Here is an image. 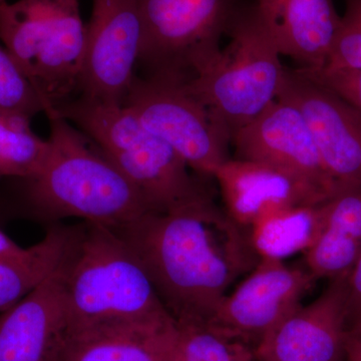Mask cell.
<instances>
[{
    "mask_svg": "<svg viewBox=\"0 0 361 361\" xmlns=\"http://www.w3.org/2000/svg\"><path fill=\"white\" fill-rule=\"evenodd\" d=\"M140 259L176 322H209L260 260L248 230L213 198L113 229Z\"/></svg>",
    "mask_w": 361,
    "mask_h": 361,
    "instance_id": "6da1fadb",
    "label": "cell"
},
{
    "mask_svg": "<svg viewBox=\"0 0 361 361\" xmlns=\"http://www.w3.org/2000/svg\"><path fill=\"white\" fill-rule=\"evenodd\" d=\"M51 125L42 170L26 180V197L47 219L80 218L118 229L154 213L141 192L92 139L59 116Z\"/></svg>",
    "mask_w": 361,
    "mask_h": 361,
    "instance_id": "7a4b0ae2",
    "label": "cell"
},
{
    "mask_svg": "<svg viewBox=\"0 0 361 361\" xmlns=\"http://www.w3.org/2000/svg\"><path fill=\"white\" fill-rule=\"evenodd\" d=\"M47 116L65 118L89 135L141 192L154 213L212 198L186 161L123 104L78 94Z\"/></svg>",
    "mask_w": 361,
    "mask_h": 361,
    "instance_id": "3957f363",
    "label": "cell"
},
{
    "mask_svg": "<svg viewBox=\"0 0 361 361\" xmlns=\"http://www.w3.org/2000/svg\"><path fill=\"white\" fill-rule=\"evenodd\" d=\"M68 332L123 320L172 316L122 237L106 226L78 227L66 281Z\"/></svg>",
    "mask_w": 361,
    "mask_h": 361,
    "instance_id": "277c9868",
    "label": "cell"
},
{
    "mask_svg": "<svg viewBox=\"0 0 361 361\" xmlns=\"http://www.w3.org/2000/svg\"><path fill=\"white\" fill-rule=\"evenodd\" d=\"M227 37L219 56L185 85L233 137L276 101L288 68L254 0L240 9Z\"/></svg>",
    "mask_w": 361,
    "mask_h": 361,
    "instance_id": "5b68a950",
    "label": "cell"
},
{
    "mask_svg": "<svg viewBox=\"0 0 361 361\" xmlns=\"http://www.w3.org/2000/svg\"><path fill=\"white\" fill-rule=\"evenodd\" d=\"M0 40L51 113L80 92L87 25L80 0L0 4Z\"/></svg>",
    "mask_w": 361,
    "mask_h": 361,
    "instance_id": "8992f818",
    "label": "cell"
},
{
    "mask_svg": "<svg viewBox=\"0 0 361 361\" xmlns=\"http://www.w3.org/2000/svg\"><path fill=\"white\" fill-rule=\"evenodd\" d=\"M146 75L187 82L219 56L221 40L248 0H135Z\"/></svg>",
    "mask_w": 361,
    "mask_h": 361,
    "instance_id": "52a82bcc",
    "label": "cell"
},
{
    "mask_svg": "<svg viewBox=\"0 0 361 361\" xmlns=\"http://www.w3.org/2000/svg\"><path fill=\"white\" fill-rule=\"evenodd\" d=\"M123 104L199 176L230 160L231 134L183 80L135 75Z\"/></svg>",
    "mask_w": 361,
    "mask_h": 361,
    "instance_id": "ba28073f",
    "label": "cell"
},
{
    "mask_svg": "<svg viewBox=\"0 0 361 361\" xmlns=\"http://www.w3.org/2000/svg\"><path fill=\"white\" fill-rule=\"evenodd\" d=\"M296 106L339 195L361 188V111L300 71H287L279 97Z\"/></svg>",
    "mask_w": 361,
    "mask_h": 361,
    "instance_id": "9c48e42d",
    "label": "cell"
},
{
    "mask_svg": "<svg viewBox=\"0 0 361 361\" xmlns=\"http://www.w3.org/2000/svg\"><path fill=\"white\" fill-rule=\"evenodd\" d=\"M141 39L135 0H92L78 94L123 104L135 75Z\"/></svg>",
    "mask_w": 361,
    "mask_h": 361,
    "instance_id": "30bf717a",
    "label": "cell"
},
{
    "mask_svg": "<svg viewBox=\"0 0 361 361\" xmlns=\"http://www.w3.org/2000/svg\"><path fill=\"white\" fill-rule=\"evenodd\" d=\"M315 281L306 267H293L280 259L260 258L234 291L228 293L208 323L256 345L300 305Z\"/></svg>",
    "mask_w": 361,
    "mask_h": 361,
    "instance_id": "8fae6325",
    "label": "cell"
},
{
    "mask_svg": "<svg viewBox=\"0 0 361 361\" xmlns=\"http://www.w3.org/2000/svg\"><path fill=\"white\" fill-rule=\"evenodd\" d=\"M240 160L260 161L298 178L326 200L338 196L303 116L294 104L276 101L232 137Z\"/></svg>",
    "mask_w": 361,
    "mask_h": 361,
    "instance_id": "7c38bea8",
    "label": "cell"
},
{
    "mask_svg": "<svg viewBox=\"0 0 361 361\" xmlns=\"http://www.w3.org/2000/svg\"><path fill=\"white\" fill-rule=\"evenodd\" d=\"M348 276V275H346ZM346 276L300 305L260 339L257 361H342L349 322Z\"/></svg>",
    "mask_w": 361,
    "mask_h": 361,
    "instance_id": "4fadbf2b",
    "label": "cell"
},
{
    "mask_svg": "<svg viewBox=\"0 0 361 361\" xmlns=\"http://www.w3.org/2000/svg\"><path fill=\"white\" fill-rule=\"evenodd\" d=\"M68 254L39 286L0 312V361L61 360L68 330Z\"/></svg>",
    "mask_w": 361,
    "mask_h": 361,
    "instance_id": "5bb4252c",
    "label": "cell"
},
{
    "mask_svg": "<svg viewBox=\"0 0 361 361\" xmlns=\"http://www.w3.org/2000/svg\"><path fill=\"white\" fill-rule=\"evenodd\" d=\"M213 178L226 212L247 230L280 211L329 201L307 183L260 161L230 159Z\"/></svg>",
    "mask_w": 361,
    "mask_h": 361,
    "instance_id": "9a60e30c",
    "label": "cell"
},
{
    "mask_svg": "<svg viewBox=\"0 0 361 361\" xmlns=\"http://www.w3.org/2000/svg\"><path fill=\"white\" fill-rule=\"evenodd\" d=\"M280 54L300 70L327 65L341 16L334 0H254Z\"/></svg>",
    "mask_w": 361,
    "mask_h": 361,
    "instance_id": "2e32d148",
    "label": "cell"
},
{
    "mask_svg": "<svg viewBox=\"0 0 361 361\" xmlns=\"http://www.w3.org/2000/svg\"><path fill=\"white\" fill-rule=\"evenodd\" d=\"M172 316L102 323L68 332L59 361H168Z\"/></svg>",
    "mask_w": 361,
    "mask_h": 361,
    "instance_id": "e0dca14e",
    "label": "cell"
},
{
    "mask_svg": "<svg viewBox=\"0 0 361 361\" xmlns=\"http://www.w3.org/2000/svg\"><path fill=\"white\" fill-rule=\"evenodd\" d=\"M322 227L305 252V267L316 280L346 276L361 252V188L324 202Z\"/></svg>",
    "mask_w": 361,
    "mask_h": 361,
    "instance_id": "ac0fdd59",
    "label": "cell"
},
{
    "mask_svg": "<svg viewBox=\"0 0 361 361\" xmlns=\"http://www.w3.org/2000/svg\"><path fill=\"white\" fill-rule=\"evenodd\" d=\"M78 232V227L54 226L35 245L0 256V312L20 301L63 263Z\"/></svg>",
    "mask_w": 361,
    "mask_h": 361,
    "instance_id": "d6986e66",
    "label": "cell"
},
{
    "mask_svg": "<svg viewBox=\"0 0 361 361\" xmlns=\"http://www.w3.org/2000/svg\"><path fill=\"white\" fill-rule=\"evenodd\" d=\"M322 205L280 211L253 226L248 231L260 258L283 260L297 252L307 250L322 227Z\"/></svg>",
    "mask_w": 361,
    "mask_h": 361,
    "instance_id": "ffe728a7",
    "label": "cell"
},
{
    "mask_svg": "<svg viewBox=\"0 0 361 361\" xmlns=\"http://www.w3.org/2000/svg\"><path fill=\"white\" fill-rule=\"evenodd\" d=\"M32 118L0 109V178L30 180L39 174L49 142L35 134Z\"/></svg>",
    "mask_w": 361,
    "mask_h": 361,
    "instance_id": "44dd1931",
    "label": "cell"
},
{
    "mask_svg": "<svg viewBox=\"0 0 361 361\" xmlns=\"http://www.w3.org/2000/svg\"><path fill=\"white\" fill-rule=\"evenodd\" d=\"M168 361H257L251 343L208 322H176Z\"/></svg>",
    "mask_w": 361,
    "mask_h": 361,
    "instance_id": "7402d4cb",
    "label": "cell"
},
{
    "mask_svg": "<svg viewBox=\"0 0 361 361\" xmlns=\"http://www.w3.org/2000/svg\"><path fill=\"white\" fill-rule=\"evenodd\" d=\"M0 109L32 118L47 113V104L16 65L4 45L0 44Z\"/></svg>",
    "mask_w": 361,
    "mask_h": 361,
    "instance_id": "603a6c76",
    "label": "cell"
},
{
    "mask_svg": "<svg viewBox=\"0 0 361 361\" xmlns=\"http://www.w3.org/2000/svg\"><path fill=\"white\" fill-rule=\"evenodd\" d=\"M345 13L324 68L361 71V0H345Z\"/></svg>",
    "mask_w": 361,
    "mask_h": 361,
    "instance_id": "cb8c5ba5",
    "label": "cell"
},
{
    "mask_svg": "<svg viewBox=\"0 0 361 361\" xmlns=\"http://www.w3.org/2000/svg\"><path fill=\"white\" fill-rule=\"evenodd\" d=\"M297 70L334 90L361 111V71L330 68H323L318 71Z\"/></svg>",
    "mask_w": 361,
    "mask_h": 361,
    "instance_id": "d4e9b609",
    "label": "cell"
},
{
    "mask_svg": "<svg viewBox=\"0 0 361 361\" xmlns=\"http://www.w3.org/2000/svg\"><path fill=\"white\" fill-rule=\"evenodd\" d=\"M349 320L361 316V252L346 276Z\"/></svg>",
    "mask_w": 361,
    "mask_h": 361,
    "instance_id": "484cf974",
    "label": "cell"
},
{
    "mask_svg": "<svg viewBox=\"0 0 361 361\" xmlns=\"http://www.w3.org/2000/svg\"><path fill=\"white\" fill-rule=\"evenodd\" d=\"M342 361H361V316L349 320Z\"/></svg>",
    "mask_w": 361,
    "mask_h": 361,
    "instance_id": "4316f807",
    "label": "cell"
},
{
    "mask_svg": "<svg viewBox=\"0 0 361 361\" xmlns=\"http://www.w3.org/2000/svg\"><path fill=\"white\" fill-rule=\"evenodd\" d=\"M23 247L18 245L13 239L0 230V256L11 255L23 250Z\"/></svg>",
    "mask_w": 361,
    "mask_h": 361,
    "instance_id": "83f0119b",
    "label": "cell"
},
{
    "mask_svg": "<svg viewBox=\"0 0 361 361\" xmlns=\"http://www.w3.org/2000/svg\"><path fill=\"white\" fill-rule=\"evenodd\" d=\"M6 0H0V4H4V2H6Z\"/></svg>",
    "mask_w": 361,
    "mask_h": 361,
    "instance_id": "f1b7e54d",
    "label": "cell"
}]
</instances>
